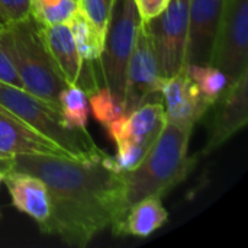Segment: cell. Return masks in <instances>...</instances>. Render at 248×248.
<instances>
[{"label": "cell", "mask_w": 248, "mask_h": 248, "mask_svg": "<svg viewBox=\"0 0 248 248\" xmlns=\"http://www.w3.org/2000/svg\"><path fill=\"white\" fill-rule=\"evenodd\" d=\"M150 148L151 145L148 144L135 142L132 140H125L116 144V154L115 155L106 154L102 163L103 166H106L109 170L115 173H125L137 167Z\"/></svg>", "instance_id": "obj_21"}, {"label": "cell", "mask_w": 248, "mask_h": 248, "mask_svg": "<svg viewBox=\"0 0 248 248\" xmlns=\"http://www.w3.org/2000/svg\"><path fill=\"white\" fill-rule=\"evenodd\" d=\"M163 80L150 35L144 23H141L126 68L124 96L125 112L129 113L147 102H161L160 87Z\"/></svg>", "instance_id": "obj_8"}, {"label": "cell", "mask_w": 248, "mask_h": 248, "mask_svg": "<svg viewBox=\"0 0 248 248\" xmlns=\"http://www.w3.org/2000/svg\"><path fill=\"white\" fill-rule=\"evenodd\" d=\"M0 13L7 22L23 19L31 15V0H0Z\"/></svg>", "instance_id": "obj_24"}, {"label": "cell", "mask_w": 248, "mask_h": 248, "mask_svg": "<svg viewBox=\"0 0 248 248\" xmlns=\"http://www.w3.org/2000/svg\"><path fill=\"white\" fill-rule=\"evenodd\" d=\"M60 112L64 121L78 129H86L89 121V96L78 86H67L60 93Z\"/></svg>", "instance_id": "obj_19"}, {"label": "cell", "mask_w": 248, "mask_h": 248, "mask_svg": "<svg viewBox=\"0 0 248 248\" xmlns=\"http://www.w3.org/2000/svg\"><path fill=\"white\" fill-rule=\"evenodd\" d=\"M17 155H58L71 158L20 118L0 105V161Z\"/></svg>", "instance_id": "obj_13"}, {"label": "cell", "mask_w": 248, "mask_h": 248, "mask_svg": "<svg viewBox=\"0 0 248 248\" xmlns=\"http://www.w3.org/2000/svg\"><path fill=\"white\" fill-rule=\"evenodd\" d=\"M0 83L10 84L13 87H17V89H23V84L20 81L17 71L13 67L12 61L9 60L4 49L1 48V45H0Z\"/></svg>", "instance_id": "obj_26"}, {"label": "cell", "mask_w": 248, "mask_h": 248, "mask_svg": "<svg viewBox=\"0 0 248 248\" xmlns=\"http://www.w3.org/2000/svg\"><path fill=\"white\" fill-rule=\"evenodd\" d=\"M77 10V0H31V15L41 25L68 23Z\"/></svg>", "instance_id": "obj_20"}, {"label": "cell", "mask_w": 248, "mask_h": 248, "mask_svg": "<svg viewBox=\"0 0 248 248\" xmlns=\"http://www.w3.org/2000/svg\"><path fill=\"white\" fill-rule=\"evenodd\" d=\"M192 129L167 121L140 164L119 173V208L113 234L132 205L150 196L163 198L187 177L196 163L187 154Z\"/></svg>", "instance_id": "obj_2"}, {"label": "cell", "mask_w": 248, "mask_h": 248, "mask_svg": "<svg viewBox=\"0 0 248 248\" xmlns=\"http://www.w3.org/2000/svg\"><path fill=\"white\" fill-rule=\"evenodd\" d=\"M77 1H78V0H77Z\"/></svg>", "instance_id": "obj_30"}, {"label": "cell", "mask_w": 248, "mask_h": 248, "mask_svg": "<svg viewBox=\"0 0 248 248\" xmlns=\"http://www.w3.org/2000/svg\"><path fill=\"white\" fill-rule=\"evenodd\" d=\"M113 3L115 0H78V9L94 23V26L105 36Z\"/></svg>", "instance_id": "obj_23"}, {"label": "cell", "mask_w": 248, "mask_h": 248, "mask_svg": "<svg viewBox=\"0 0 248 248\" xmlns=\"http://www.w3.org/2000/svg\"><path fill=\"white\" fill-rule=\"evenodd\" d=\"M0 105L74 160H103L106 157L86 129L70 126L58 108L23 89L0 83Z\"/></svg>", "instance_id": "obj_4"}, {"label": "cell", "mask_w": 248, "mask_h": 248, "mask_svg": "<svg viewBox=\"0 0 248 248\" xmlns=\"http://www.w3.org/2000/svg\"><path fill=\"white\" fill-rule=\"evenodd\" d=\"M3 182L10 193L13 206L42 227L51 215V201L46 185L35 174L6 169Z\"/></svg>", "instance_id": "obj_14"}, {"label": "cell", "mask_w": 248, "mask_h": 248, "mask_svg": "<svg viewBox=\"0 0 248 248\" xmlns=\"http://www.w3.org/2000/svg\"><path fill=\"white\" fill-rule=\"evenodd\" d=\"M129 138L135 142L153 145L166 125V112L161 102H147L126 113Z\"/></svg>", "instance_id": "obj_16"}, {"label": "cell", "mask_w": 248, "mask_h": 248, "mask_svg": "<svg viewBox=\"0 0 248 248\" xmlns=\"http://www.w3.org/2000/svg\"><path fill=\"white\" fill-rule=\"evenodd\" d=\"M6 22H7V20H6V19L3 17V15L0 13V28H1V26H3V25L6 23Z\"/></svg>", "instance_id": "obj_29"}, {"label": "cell", "mask_w": 248, "mask_h": 248, "mask_svg": "<svg viewBox=\"0 0 248 248\" xmlns=\"http://www.w3.org/2000/svg\"><path fill=\"white\" fill-rule=\"evenodd\" d=\"M169 3L170 0H135L138 13L142 22H148L160 16L166 10Z\"/></svg>", "instance_id": "obj_25"}, {"label": "cell", "mask_w": 248, "mask_h": 248, "mask_svg": "<svg viewBox=\"0 0 248 248\" xmlns=\"http://www.w3.org/2000/svg\"><path fill=\"white\" fill-rule=\"evenodd\" d=\"M141 23L135 0H115L105 32L103 51L94 64L99 86L108 87L122 102L126 68Z\"/></svg>", "instance_id": "obj_5"}, {"label": "cell", "mask_w": 248, "mask_h": 248, "mask_svg": "<svg viewBox=\"0 0 248 248\" xmlns=\"http://www.w3.org/2000/svg\"><path fill=\"white\" fill-rule=\"evenodd\" d=\"M187 22L189 0H170L160 16L142 22L150 35L163 78L176 76L186 64Z\"/></svg>", "instance_id": "obj_6"}, {"label": "cell", "mask_w": 248, "mask_h": 248, "mask_svg": "<svg viewBox=\"0 0 248 248\" xmlns=\"http://www.w3.org/2000/svg\"><path fill=\"white\" fill-rule=\"evenodd\" d=\"M68 26L80 57L87 62L96 64L103 51L105 36L80 9L71 16Z\"/></svg>", "instance_id": "obj_17"}, {"label": "cell", "mask_w": 248, "mask_h": 248, "mask_svg": "<svg viewBox=\"0 0 248 248\" xmlns=\"http://www.w3.org/2000/svg\"><path fill=\"white\" fill-rule=\"evenodd\" d=\"M225 0H189L186 64H211Z\"/></svg>", "instance_id": "obj_12"}, {"label": "cell", "mask_w": 248, "mask_h": 248, "mask_svg": "<svg viewBox=\"0 0 248 248\" xmlns=\"http://www.w3.org/2000/svg\"><path fill=\"white\" fill-rule=\"evenodd\" d=\"M108 134L110 135V138L115 141V144H119L125 140H131L129 138V132H128V118L126 113L121 115L119 118H116L115 121H112L108 126Z\"/></svg>", "instance_id": "obj_27"}, {"label": "cell", "mask_w": 248, "mask_h": 248, "mask_svg": "<svg viewBox=\"0 0 248 248\" xmlns=\"http://www.w3.org/2000/svg\"><path fill=\"white\" fill-rule=\"evenodd\" d=\"M160 94L166 119L177 125L193 128L212 108L196 83L183 70L163 80Z\"/></svg>", "instance_id": "obj_11"}, {"label": "cell", "mask_w": 248, "mask_h": 248, "mask_svg": "<svg viewBox=\"0 0 248 248\" xmlns=\"http://www.w3.org/2000/svg\"><path fill=\"white\" fill-rule=\"evenodd\" d=\"M183 71L196 83L199 90L202 92L203 97L214 105L221 94L227 90L230 86L228 77L217 67L208 64V65H199V64H185Z\"/></svg>", "instance_id": "obj_18"}, {"label": "cell", "mask_w": 248, "mask_h": 248, "mask_svg": "<svg viewBox=\"0 0 248 248\" xmlns=\"http://www.w3.org/2000/svg\"><path fill=\"white\" fill-rule=\"evenodd\" d=\"M89 106L94 119L105 128L112 121L126 113L124 102L119 100L108 87H99L96 92L89 94Z\"/></svg>", "instance_id": "obj_22"}, {"label": "cell", "mask_w": 248, "mask_h": 248, "mask_svg": "<svg viewBox=\"0 0 248 248\" xmlns=\"http://www.w3.org/2000/svg\"><path fill=\"white\" fill-rule=\"evenodd\" d=\"M4 161H0V183L3 182V176H4Z\"/></svg>", "instance_id": "obj_28"}, {"label": "cell", "mask_w": 248, "mask_h": 248, "mask_svg": "<svg viewBox=\"0 0 248 248\" xmlns=\"http://www.w3.org/2000/svg\"><path fill=\"white\" fill-rule=\"evenodd\" d=\"M211 65L232 83L248 70V0H225Z\"/></svg>", "instance_id": "obj_7"}, {"label": "cell", "mask_w": 248, "mask_h": 248, "mask_svg": "<svg viewBox=\"0 0 248 248\" xmlns=\"http://www.w3.org/2000/svg\"><path fill=\"white\" fill-rule=\"evenodd\" d=\"M42 36L54 64L68 86H78L87 96L100 87L96 67L80 57L68 23L42 25Z\"/></svg>", "instance_id": "obj_9"}, {"label": "cell", "mask_w": 248, "mask_h": 248, "mask_svg": "<svg viewBox=\"0 0 248 248\" xmlns=\"http://www.w3.org/2000/svg\"><path fill=\"white\" fill-rule=\"evenodd\" d=\"M3 169L35 174L46 185L51 215L39 230L67 246L86 247L118 221L119 173L109 170L102 160L17 155L4 161Z\"/></svg>", "instance_id": "obj_1"}, {"label": "cell", "mask_w": 248, "mask_h": 248, "mask_svg": "<svg viewBox=\"0 0 248 248\" xmlns=\"http://www.w3.org/2000/svg\"><path fill=\"white\" fill-rule=\"evenodd\" d=\"M212 108L214 115L209 122V135L202 155H208L222 147L247 125L248 70L230 83Z\"/></svg>", "instance_id": "obj_10"}, {"label": "cell", "mask_w": 248, "mask_h": 248, "mask_svg": "<svg viewBox=\"0 0 248 248\" xmlns=\"http://www.w3.org/2000/svg\"><path fill=\"white\" fill-rule=\"evenodd\" d=\"M167 219L169 212L163 206L161 198L150 196L137 202L128 209L113 235H132L138 238H147L153 235L157 230H160Z\"/></svg>", "instance_id": "obj_15"}, {"label": "cell", "mask_w": 248, "mask_h": 248, "mask_svg": "<svg viewBox=\"0 0 248 248\" xmlns=\"http://www.w3.org/2000/svg\"><path fill=\"white\" fill-rule=\"evenodd\" d=\"M0 45L16 68L23 90L60 109V93L68 84L61 77L42 36V25L28 15L0 28Z\"/></svg>", "instance_id": "obj_3"}]
</instances>
